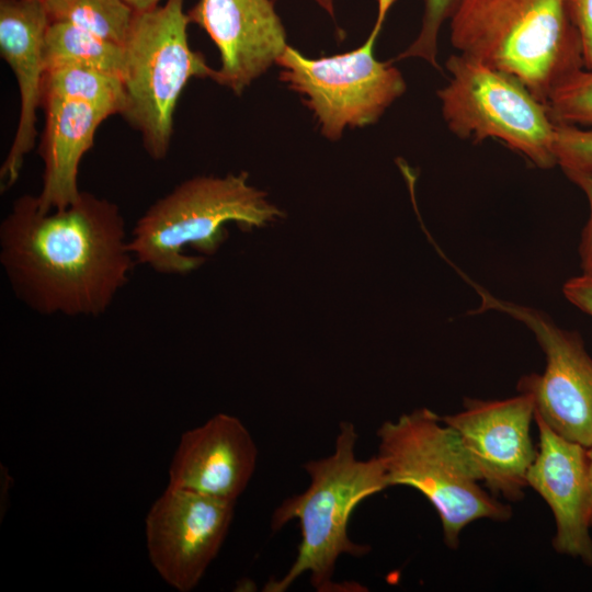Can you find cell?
<instances>
[{"mask_svg":"<svg viewBox=\"0 0 592 592\" xmlns=\"http://www.w3.org/2000/svg\"><path fill=\"white\" fill-rule=\"evenodd\" d=\"M135 262L118 206L87 192L47 213L23 195L0 225L2 270L15 296L41 315H102Z\"/></svg>","mask_w":592,"mask_h":592,"instance_id":"1","label":"cell"},{"mask_svg":"<svg viewBox=\"0 0 592 592\" xmlns=\"http://www.w3.org/2000/svg\"><path fill=\"white\" fill-rule=\"evenodd\" d=\"M357 439L354 424L341 421L333 453L303 465L310 478L308 488L285 499L273 512L271 528L276 532L297 520L300 542L288 571L270 580L263 591L284 592L303 573L309 574L319 592L339 591L340 585L333 582L338 559L369 551V546L349 537V522L363 500L390 486L377 455L366 460L356 457Z\"/></svg>","mask_w":592,"mask_h":592,"instance_id":"2","label":"cell"},{"mask_svg":"<svg viewBox=\"0 0 592 592\" xmlns=\"http://www.w3.org/2000/svg\"><path fill=\"white\" fill-rule=\"evenodd\" d=\"M449 22L457 53L517 78L545 104L584 68L568 0H462Z\"/></svg>","mask_w":592,"mask_h":592,"instance_id":"3","label":"cell"},{"mask_svg":"<svg viewBox=\"0 0 592 592\" xmlns=\"http://www.w3.org/2000/svg\"><path fill=\"white\" fill-rule=\"evenodd\" d=\"M281 215L263 192L248 183L247 172L196 177L145 212L132 230L128 247L136 263L161 274H186L205 258L185 254V247L212 254L226 236V223L260 227Z\"/></svg>","mask_w":592,"mask_h":592,"instance_id":"4","label":"cell"},{"mask_svg":"<svg viewBox=\"0 0 592 592\" xmlns=\"http://www.w3.org/2000/svg\"><path fill=\"white\" fill-rule=\"evenodd\" d=\"M378 454L389 486L421 492L436 510L447 546L479 519L505 521L511 508L485 491L479 471L458 433L430 409L385 421L377 430Z\"/></svg>","mask_w":592,"mask_h":592,"instance_id":"5","label":"cell"},{"mask_svg":"<svg viewBox=\"0 0 592 592\" xmlns=\"http://www.w3.org/2000/svg\"><path fill=\"white\" fill-rule=\"evenodd\" d=\"M183 0H166L136 13L123 45V118L140 133L148 155L160 160L170 149L179 98L192 78L213 79L215 69L191 48Z\"/></svg>","mask_w":592,"mask_h":592,"instance_id":"6","label":"cell"},{"mask_svg":"<svg viewBox=\"0 0 592 592\" xmlns=\"http://www.w3.org/2000/svg\"><path fill=\"white\" fill-rule=\"evenodd\" d=\"M448 83L437 91L443 118L458 138H494L542 169L557 166L547 106L517 78L463 55L445 62Z\"/></svg>","mask_w":592,"mask_h":592,"instance_id":"7","label":"cell"},{"mask_svg":"<svg viewBox=\"0 0 592 592\" xmlns=\"http://www.w3.org/2000/svg\"><path fill=\"white\" fill-rule=\"evenodd\" d=\"M397 0H378L377 18L367 39L343 54L308 58L287 45L277 58L280 80L304 96L317 118L321 134L341 137L345 127L376 123L400 98L407 84L402 73L376 59L374 49L390 8Z\"/></svg>","mask_w":592,"mask_h":592,"instance_id":"8","label":"cell"},{"mask_svg":"<svg viewBox=\"0 0 592 592\" xmlns=\"http://www.w3.org/2000/svg\"><path fill=\"white\" fill-rule=\"evenodd\" d=\"M481 298L477 311L494 309L523 322L546 356L543 374L523 376L520 392L531 396L534 414L560 436L592 445V357L577 332L558 327L536 309L498 299L470 282Z\"/></svg>","mask_w":592,"mask_h":592,"instance_id":"9","label":"cell"},{"mask_svg":"<svg viewBox=\"0 0 592 592\" xmlns=\"http://www.w3.org/2000/svg\"><path fill=\"white\" fill-rule=\"evenodd\" d=\"M235 501L168 486L146 516L150 561L180 592L193 590L217 556L230 527Z\"/></svg>","mask_w":592,"mask_h":592,"instance_id":"10","label":"cell"},{"mask_svg":"<svg viewBox=\"0 0 592 592\" xmlns=\"http://www.w3.org/2000/svg\"><path fill=\"white\" fill-rule=\"evenodd\" d=\"M534 403L530 395L503 400L467 399L463 411L442 420L459 435L481 481L494 494L519 501L537 448L530 434Z\"/></svg>","mask_w":592,"mask_h":592,"instance_id":"11","label":"cell"},{"mask_svg":"<svg viewBox=\"0 0 592 592\" xmlns=\"http://www.w3.org/2000/svg\"><path fill=\"white\" fill-rule=\"evenodd\" d=\"M187 15L219 50L213 80L236 94L276 64L288 45L271 0H198Z\"/></svg>","mask_w":592,"mask_h":592,"instance_id":"12","label":"cell"},{"mask_svg":"<svg viewBox=\"0 0 592 592\" xmlns=\"http://www.w3.org/2000/svg\"><path fill=\"white\" fill-rule=\"evenodd\" d=\"M534 420L539 443L526 475L527 486L546 501L554 514L556 551L592 566L588 448L560 436L536 414Z\"/></svg>","mask_w":592,"mask_h":592,"instance_id":"13","label":"cell"},{"mask_svg":"<svg viewBox=\"0 0 592 592\" xmlns=\"http://www.w3.org/2000/svg\"><path fill=\"white\" fill-rule=\"evenodd\" d=\"M257 458V445L244 424L218 413L182 434L168 486L236 502L253 476Z\"/></svg>","mask_w":592,"mask_h":592,"instance_id":"14","label":"cell"},{"mask_svg":"<svg viewBox=\"0 0 592 592\" xmlns=\"http://www.w3.org/2000/svg\"><path fill=\"white\" fill-rule=\"evenodd\" d=\"M50 22L44 0H0V52L15 76L20 93L16 130L0 169L2 189L15 183L35 146L46 72L44 39Z\"/></svg>","mask_w":592,"mask_h":592,"instance_id":"15","label":"cell"},{"mask_svg":"<svg viewBox=\"0 0 592 592\" xmlns=\"http://www.w3.org/2000/svg\"><path fill=\"white\" fill-rule=\"evenodd\" d=\"M45 127L41 144L43 186L36 196L42 213L62 209L81 195L78 171L84 153L93 146L101 123L111 116L88 103L45 96Z\"/></svg>","mask_w":592,"mask_h":592,"instance_id":"16","label":"cell"},{"mask_svg":"<svg viewBox=\"0 0 592 592\" xmlns=\"http://www.w3.org/2000/svg\"><path fill=\"white\" fill-rule=\"evenodd\" d=\"M47 70L79 67L123 77V45L99 37L67 22H50L44 39Z\"/></svg>","mask_w":592,"mask_h":592,"instance_id":"17","label":"cell"},{"mask_svg":"<svg viewBox=\"0 0 592 592\" xmlns=\"http://www.w3.org/2000/svg\"><path fill=\"white\" fill-rule=\"evenodd\" d=\"M45 96L88 103L111 115L121 114L125 104L121 77L79 67L47 70L43 80L42 99Z\"/></svg>","mask_w":592,"mask_h":592,"instance_id":"18","label":"cell"},{"mask_svg":"<svg viewBox=\"0 0 592 592\" xmlns=\"http://www.w3.org/2000/svg\"><path fill=\"white\" fill-rule=\"evenodd\" d=\"M50 21L124 45L136 12L122 0H44Z\"/></svg>","mask_w":592,"mask_h":592,"instance_id":"19","label":"cell"},{"mask_svg":"<svg viewBox=\"0 0 592 592\" xmlns=\"http://www.w3.org/2000/svg\"><path fill=\"white\" fill-rule=\"evenodd\" d=\"M546 106L555 125L592 128V70L581 69L560 83Z\"/></svg>","mask_w":592,"mask_h":592,"instance_id":"20","label":"cell"},{"mask_svg":"<svg viewBox=\"0 0 592 592\" xmlns=\"http://www.w3.org/2000/svg\"><path fill=\"white\" fill-rule=\"evenodd\" d=\"M462 0H424L422 25L415 39L395 60L420 58L441 70L437 61L439 35L443 23L451 20Z\"/></svg>","mask_w":592,"mask_h":592,"instance_id":"21","label":"cell"},{"mask_svg":"<svg viewBox=\"0 0 592 592\" xmlns=\"http://www.w3.org/2000/svg\"><path fill=\"white\" fill-rule=\"evenodd\" d=\"M553 149L565 174L592 173V128L555 125Z\"/></svg>","mask_w":592,"mask_h":592,"instance_id":"22","label":"cell"},{"mask_svg":"<svg viewBox=\"0 0 592 592\" xmlns=\"http://www.w3.org/2000/svg\"><path fill=\"white\" fill-rule=\"evenodd\" d=\"M568 3L581 37L584 68L592 70V0H568Z\"/></svg>","mask_w":592,"mask_h":592,"instance_id":"23","label":"cell"},{"mask_svg":"<svg viewBox=\"0 0 592 592\" xmlns=\"http://www.w3.org/2000/svg\"><path fill=\"white\" fill-rule=\"evenodd\" d=\"M562 293L572 305L592 317V267L582 270L580 275L569 278L562 287Z\"/></svg>","mask_w":592,"mask_h":592,"instance_id":"24","label":"cell"},{"mask_svg":"<svg viewBox=\"0 0 592 592\" xmlns=\"http://www.w3.org/2000/svg\"><path fill=\"white\" fill-rule=\"evenodd\" d=\"M568 179L577 184L589 202V219L583 228L579 252L581 262H592V173H568Z\"/></svg>","mask_w":592,"mask_h":592,"instance_id":"25","label":"cell"},{"mask_svg":"<svg viewBox=\"0 0 592 592\" xmlns=\"http://www.w3.org/2000/svg\"><path fill=\"white\" fill-rule=\"evenodd\" d=\"M136 13L150 11L161 4L162 0H122Z\"/></svg>","mask_w":592,"mask_h":592,"instance_id":"26","label":"cell"},{"mask_svg":"<svg viewBox=\"0 0 592 592\" xmlns=\"http://www.w3.org/2000/svg\"><path fill=\"white\" fill-rule=\"evenodd\" d=\"M588 465H589V521L592 526V445L588 447Z\"/></svg>","mask_w":592,"mask_h":592,"instance_id":"27","label":"cell"},{"mask_svg":"<svg viewBox=\"0 0 592 592\" xmlns=\"http://www.w3.org/2000/svg\"><path fill=\"white\" fill-rule=\"evenodd\" d=\"M319 7L326 10L331 16L334 12V0H314Z\"/></svg>","mask_w":592,"mask_h":592,"instance_id":"28","label":"cell"}]
</instances>
